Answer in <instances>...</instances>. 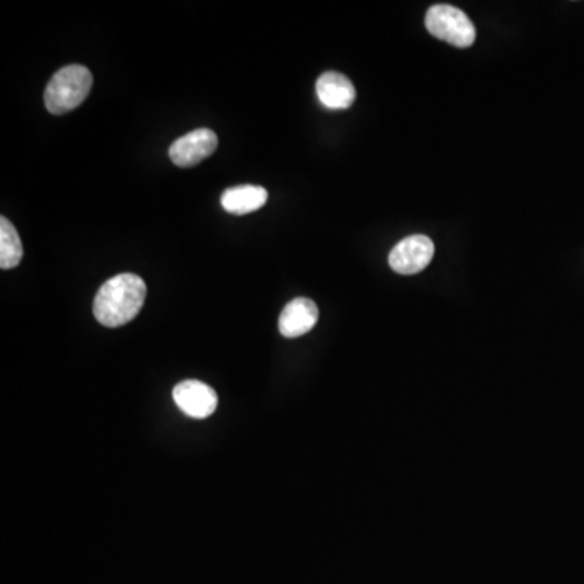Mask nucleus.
Here are the masks:
<instances>
[{
	"mask_svg": "<svg viewBox=\"0 0 584 584\" xmlns=\"http://www.w3.org/2000/svg\"><path fill=\"white\" fill-rule=\"evenodd\" d=\"M430 35L442 39L455 48H469L476 41V28L463 10L453 5L438 4L430 7L426 15Z\"/></svg>",
	"mask_w": 584,
	"mask_h": 584,
	"instance_id": "7ed1b4c3",
	"label": "nucleus"
},
{
	"mask_svg": "<svg viewBox=\"0 0 584 584\" xmlns=\"http://www.w3.org/2000/svg\"><path fill=\"white\" fill-rule=\"evenodd\" d=\"M317 96L325 108L343 111L353 106L356 88L343 73L325 72L317 80Z\"/></svg>",
	"mask_w": 584,
	"mask_h": 584,
	"instance_id": "6e6552de",
	"label": "nucleus"
},
{
	"mask_svg": "<svg viewBox=\"0 0 584 584\" xmlns=\"http://www.w3.org/2000/svg\"><path fill=\"white\" fill-rule=\"evenodd\" d=\"M318 322V307L307 297H297L284 307L280 315V333L286 338H299L309 333Z\"/></svg>",
	"mask_w": 584,
	"mask_h": 584,
	"instance_id": "0eeeda50",
	"label": "nucleus"
},
{
	"mask_svg": "<svg viewBox=\"0 0 584 584\" xmlns=\"http://www.w3.org/2000/svg\"><path fill=\"white\" fill-rule=\"evenodd\" d=\"M172 396L182 413L194 419H207L218 408V395L207 383L185 380L176 385Z\"/></svg>",
	"mask_w": 584,
	"mask_h": 584,
	"instance_id": "423d86ee",
	"label": "nucleus"
},
{
	"mask_svg": "<svg viewBox=\"0 0 584 584\" xmlns=\"http://www.w3.org/2000/svg\"><path fill=\"white\" fill-rule=\"evenodd\" d=\"M23 245L17 229L9 219L0 218V268L12 270L22 262Z\"/></svg>",
	"mask_w": 584,
	"mask_h": 584,
	"instance_id": "9d476101",
	"label": "nucleus"
},
{
	"mask_svg": "<svg viewBox=\"0 0 584 584\" xmlns=\"http://www.w3.org/2000/svg\"><path fill=\"white\" fill-rule=\"evenodd\" d=\"M93 75L83 65H67L52 75L46 91L44 104L51 114L61 116L77 109L90 95Z\"/></svg>",
	"mask_w": 584,
	"mask_h": 584,
	"instance_id": "f03ea898",
	"label": "nucleus"
},
{
	"mask_svg": "<svg viewBox=\"0 0 584 584\" xmlns=\"http://www.w3.org/2000/svg\"><path fill=\"white\" fill-rule=\"evenodd\" d=\"M268 200L267 189L260 185H239L226 190L221 195V205L231 215H249L265 207Z\"/></svg>",
	"mask_w": 584,
	"mask_h": 584,
	"instance_id": "1a4fd4ad",
	"label": "nucleus"
},
{
	"mask_svg": "<svg viewBox=\"0 0 584 584\" xmlns=\"http://www.w3.org/2000/svg\"><path fill=\"white\" fill-rule=\"evenodd\" d=\"M145 299V281L132 273H122L99 288L93 302V314L104 327H122L140 314Z\"/></svg>",
	"mask_w": 584,
	"mask_h": 584,
	"instance_id": "f257e3e1",
	"label": "nucleus"
},
{
	"mask_svg": "<svg viewBox=\"0 0 584 584\" xmlns=\"http://www.w3.org/2000/svg\"><path fill=\"white\" fill-rule=\"evenodd\" d=\"M218 148V137L210 129H197L184 135L169 148V158L179 168H192L210 158Z\"/></svg>",
	"mask_w": 584,
	"mask_h": 584,
	"instance_id": "39448f33",
	"label": "nucleus"
},
{
	"mask_svg": "<svg viewBox=\"0 0 584 584\" xmlns=\"http://www.w3.org/2000/svg\"><path fill=\"white\" fill-rule=\"evenodd\" d=\"M434 242L427 236H409L393 247L388 257L391 270L400 275H416L426 270L434 258Z\"/></svg>",
	"mask_w": 584,
	"mask_h": 584,
	"instance_id": "20e7f679",
	"label": "nucleus"
}]
</instances>
